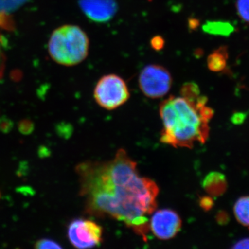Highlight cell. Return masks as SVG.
<instances>
[{
    "label": "cell",
    "mask_w": 249,
    "mask_h": 249,
    "mask_svg": "<svg viewBox=\"0 0 249 249\" xmlns=\"http://www.w3.org/2000/svg\"><path fill=\"white\" fill-rule=\"evenodd\" d=\"M5 44L4 38H3L0 35V62H1V48H2L3 45Z\"/></svg>",
    "instance_id": "obj_23"
},
{
    "label": "cell",
    "mask_w": 249,
    "mask_h": 249,
    "mask_svg": "<svg viewBox=\"0 0 249 249\" xmlns=\"http://www.w3.org/2000/svg\"><path fill=\"white\" fill-rule=\"evenodd\" d=\"M0 67H1V62H0Z\"/></svg>",
    "instance_id": "obj_24"
},
{
    "label": "cell",
    "mask_w": 249,
    "mask_h": 249,
    "mask_svg": "<svg viewBox=\"0 0 249 249\" xmlns=\"http://www.w3.org/2000/svg\"><path fill=\"white\" fill-rule=\"evenodd\" d=\"M233 211L237 220L242 225L249 227V196L239 198L234 205Z\"/></svg>",
    "instance_id": "obj_12"
},
{
    "label": "cell",
    "mask_w": 249,
    "mask_h": 249,
    "mask_svg": "<svg viewBox=\"0 0 249 249\" xmlns=\"http://www.w3.org/2000/svg\"><path fill=\"white\" fill-rule=\"evenodd\" d=\"M189 25L191 29H195L199 25V21L196 20V19H191L189 21Z\"/></svg>",
    "instance_id": "obj_22"
},
{
    "label": "cell",
    "mask_w": 249,
    "mask_h": 249,
    "mask_svg": "<svg viewBox=\"0 0 249 249\" xmlns=\"http://www.w3.org/2000/svg\"><path fill=\"white\" fill-rule=\"evenodd\" d=\"M203 200L204 201V204H201V206H204L205 209H211V206L213 204L211 199H210L209 197H205L204 199H203Z\"/></svg>",
    "instance_id": "obj_21"
},
{
    "label": "cell",
    "mask_w": 249,
    "mask_h": 249,
    "mask_svg": "<svg viewBox=\"0 0 249 249\" xmlns=\"http://www.w3.org/2000/svg\"><path fill=\"white\" fill-rule=\"evenodd\" d=\"M89 41L78 26L65 25L54 31L49 42L51 57L59 64L73 66L88 57Z\"/></svg>",
    "instance_id": "obj_3"
},
{
    "label": "cell",
    "mask_w": 249,
    "mask_h": 249,
    "mask_svg": "<svg viewBox=\"0 0 249 249\" xmlns=\"http://www.w3.org/2000/svg\"><path fill=\"white\" fill-rule=\"evenodd\" d=\"M139 85L142 92L147 97L160 98L169 92L173 85V77L165 67L151 64L141 71Z\"/></svg>",
    "instance_id": "obj_5"
},
{
    "label": "cell",
    "mask_w": 249,
    "mask_h": 249,
    "mask_svg": "<svg viewBox=\"0 0 249 249\" xmlns=\"http://www.w3.org/2000/svg\"><path fill=\"white\" fill-rule=\"evenodd\" d=\"M93 96L101 107L113 110L127 102L130 93L125 81L121 76L107 74L98 80Z\"/></svg>",
    "instance_id": "obj_4"
},
{
    "label": "cell",
    "mask_w": 249,
    "mask_h": 249,
    "mask_svg": "<svg viewBox=\"0 0 249 249\" xmlns=\"http://www.w3.org/2000/svg\"><path fill=\"white\" fill-rule=\"evenodd\" d=\"M67 236L77 249H91L102 242L103 229L89 219H76L72 221L67 229Z\"/></svg>",
    "instance_id": "obj_6"
},
{
    "label": "cell",
    "mask_w": 249,
    "mask_h": 249,
    "mask_svg": "<svg viewBox=\"0 0 249 249\" xmlns=\"http://www.w3.org/2000/svg\"><path fill=\"white\" fill-rule=\"evenodd\" d=\"M78 3L85 16L94 22H109L118 11L115 0H79Z\"/></svg>",
    "instance_id": "obj_8"
},
{
    "label": "cell",
    "mask_w": 249,
    "mask_h": 249,
    "mask_svg": "<svg viewBox=\"0 0 249 249\" xmlns=\"http://www.w3.org/2000/svg\"><path fill=\"white\" fill-rule=\"evenodd\" d=\"M77 173L88 214L124 222L146 240L149 217L157 209L160 189L139 174L137 163L125 150H118L107 161L81 163Z\"/></svg>",
    "instance_id": "obj_1"
},
{
    "label": "cell",
    "mask_w": 249,
    "mask_h": 249,
    "mask_svg": "<svg viewBox=\"0 0 249 249\" xmlns=\"http://www.w3.org/2000/svg\"><path fill=\"white\" fill-rule=\"evenodd\" d=\"M14 127V122L11 119L3 116L0 118V131L2 133H9Z\"/></svg>",
    "instance_id": "obj_17"
},
{
    "label": "cell",
    "mask_w": 249,
    "mask_h": 249,
    "mask_svg": "<svg viewBox=\"0 0 249 249\" xmlns=\"http://www.w3.org/2000/svg\"><path fill=\"white\" fill-rule=\"evenodd\" d=\"M0 196H1V195H0Z\"/></svg>",
    "instance_id": "obj_25"
},
{
    "label": "cell",
    "mask_w": 249,
    "mask_h": 249,
    "mask_svg": "<svg viewBox=\"0 0 249 249\" xmlns=\"http://www.w3.org/2000/svg\"><path fill=\"white\" fill-rule=\"evenodd\" d=\"M18 129L21 134L24 135H29L34 132V122L29 119H23L18 124Z\"/></svg>",
    "instance_id": "obj_16"
},
{
    "label": "cell",
    "mask_w": 249,
    "mask_h": 249,
    "mask_svg": "<svg viewBox=\"0 0 249 249\" xmlns=\"http://www.w3.org/2000/svg\"><path fill=\"white\" fill-rule=\"evenodd\" d=\"M204 187L212 196H220L227 189V180L222 174L210 173L204 179Z\"/></svg>",
    "instance_id": "obj_9"
},
{
    "label": "cell",
    "mask_w": 249,
    "mask_h": 249,
    "mask_svg": "<svg viewBox=\"0 0 249 249\" xmlns=\"http://www.w3.org/2000/svg\"><path fill=\"white\" fill-rule=\"evenodd\" d=\"M204 32L214 35L227 36L232 31V27L229 23L208 22L203 26Z\"/></svg>",
    "instance_id": "obj_13"
},
{
    "label": "cell",
    "mask_w": 249,
    "mask_h": 249,
    "mask_svg": "<svg viewBox=\"0 0 249 249\" xmlns=\"http://www.w3.org/2000/svg\"><path fill=\"white\" fill-rule=\"evenodd\" d=\"M237 13L246 22H249V0H237Z\"/></svg>",
    "instance_id": "obj_14"
},
{
    "label": "cell",
    "mask_w": 249,
    "mask_h": 249,
    "mask_svg": "<svg viewBox=\"0 0 249 249\" xmlns=\"http://www.w3.org/2000/svg\"><path fill=\"white\" fill-rule=\"evenodd\" d=\"M35 248L37 249H62V247L55 241L50 240V239L44 238L41 239L36 242Z\"/></svg>",
    "instance_id": "obj_15"
},
{
    "label": "cell",
    "mask_w": 249,
    "mask_h": 249,
    "mask_svg": "<svg viewBox=\"0 0 249 249\" xmlns=\"http://www.w3.org/2000/svg\"><path fill=\"white\" fill-rule=\"evenodd\" d=\"M26 0H0V26L4 28H11V20L7 16L8 12L17 9L18 6Z\"/></svg>",
    "instance_id": "obj_11"
},
{
    "label": "cell",
    "mask_w": 249,
    "mask_h": 249,
    "mask_svg": "<svg viewBox=\"0 0 249 249\" xmlns=\"http://www.w3.org/2000/svg\"><path fill=\"white\" fill-rule=\"evenodd\" d=\"M180 94L160 103V141L174 147L193 148L196 142L203 144L208 139L213 111L206 106L207 98L201 96L199 86L193 82L185 83Z\"/></svg>",
    "instance_id": "obj_2"
},
{
    "label": "cell",
    "mask_w": 249,
    "mask_h": 249,
    "mask_svg": "<svg viewBox=\"0 0 249 249\" xmlns=\"http://www.w3.org/2000/svg\"><path fill=\"white\" fill-rule=\"evenodd\" d=\"M150 45L152 49L155 51H160L163 48L165 45V40L161 36H156L152 37L150 41Z\"/></svg>",
    "instance_id": "obj_18"
},
{
    "label": "cell",
    "mask_w": 249,
    "mask_h": 249,
    "mask_svg": "<svg viewBox=\"0 0 249 249\" xmlns=\"http://www.w3.org/2000/svg\"><path fill=\"white\" fill-rule=\"evenodd\" d=\"M232 248L235 249H249V237L239 240L238 242H236L235 245L232 246Z\"/></svg>",
    "instance_id": "obj_20"
},
{
    "label": "cell",
    "mask_w": 249,
    "mask_h": 249,
    "mask_svg": "<svg viewBox=\"0 0 249 249\" xmlns=\"http://www.w3.org/2000/svg\"><path fill=\"white\" fill-rule=\"evenodd\" d=\"M149 226L157 238L168 240L175 237L180 231L182 221L173 210L161 209L152 214Z\"/></svg>",
    "instance_id": "obj_7"
},
{
    "label": "cell",
    "mask_w": 249,
    "mask_h": 249,
    "mask_svg": "<svg viewBox=\"0 0 249 249\" xmlns=\"http://www.w3.org/2000/svg\"><path fill=\"white\" fill-rule=\"evenodd\" d=\"M227 48L225 47H219L208 57V67L213 72L222 71L227 67Z\"/></svg>",
    "instance_id": "obj_10"
},
{
    "label": "cell",
    "mask_w": 249,
    "mask_h": 249,
    "mask_svg": "<svg viewBox=\"0 0 249 249\" xmlns=\"http://www.w3.org/2000/svg\"><path fill=\"white\" fill-rule=\"evenodd\" d=\"M247 114L243 112L235 113L231 117L232 124H241L245 122Z\"/></svg>",
    "instance_id": "obj_19"
}]
</instances>
